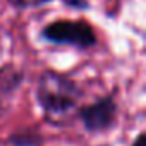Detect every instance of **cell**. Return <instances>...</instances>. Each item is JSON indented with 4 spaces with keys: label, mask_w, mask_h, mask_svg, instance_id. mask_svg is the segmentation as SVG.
I'll use <instances>...</instances> for the list:
<instances>
[{
    "label": "cell",
    "mask_w": 146,
    "mask_h": 146,
    "mask_svg": "<svg viewBox=\"0 0 146 146\" xmlns=\"http://www.w3.org/2000/svg\"><path fill=\"white\" fill-rule=\"evenodd\" d=\"M38 100L48 117L55 124L69 120L76 112L79 90L69 78L57 72H45L38 83Z\"/></svg>",
    "instance_id": "1"
},
{
    "label": "cell",
    "mask_w": 146,
    "mask_h": 146,
    "mask_svg": "<svg viewBox=\"0 0 146 146\" xmlns=\"http://www.w3.org/2000/svg\"><path fill=\"white\" fill-rule=\"evenodd\" d=\"M43 38L58 45H74L88 48L95 45L96 38L91 26L84 21H57L43 29Z\"/></svg>",
    "instance_id": "2"
},
{
    "label": "cell",
    "mask_w": 146,
    "mask_h": 146,
    "mask_svg": "<svg viewBox=\"0 0 146 146\" xmlns=\"http://www.w3.org/2000/svg\"><path fill=\"white\" fill-rule=\"evenodd\" d=\"M115 103L112 98H103L90 107H84L81 110V117L83 122L86 124L88 129L91 131H102L105 127H108L113 119H115Z\"/></svg>",
    "instance_id": "3"
},
{
    "label": "cell",
    "mask_w": 146,
    "mask_h": 146,
    "mask_svg": "<svg viewBox=\"0 0 146 146\" xmlns=\"http://www.w3.org/2000/svg\"><path fill=\"white\" fill-rule=\"evenodd\" d=\"M9 2L17 5V7H33V5L45 4V2H48V0H9Z\"/></svg>",
    "instance_id": "4"
},
{
    "label": "cell",
    "mask_w": 146,
    "mask_h": 146,
    "mask_svg": "<svg viewBox=\"0 0 146 146\" xmlns=\"http://www.w3.org/2000/svg\"><path fill=\"white\" fill-rule=\"evenodd\" d=\"M64 2L67 5H72V7H76V9H86L90 4H88V0H64Z\"/></svg>",
    "instance_id": "5"
}]
</instances>
